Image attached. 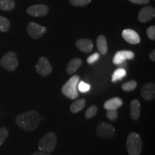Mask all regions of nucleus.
I'll use <instances>...</instances> for the list:
<instances>
[{
    "label": "nucleus",
    "instance_id": "f257e3e1",
    "mask_svg": "<svg viewBox=\"0 0 155 155\" xmlns=\"http://www.w3.org/2000/svg\"><path fill=\"white\" fill-rule=\"evenodd\" d=\"M41 119L42 117L39 112L35 110H30L29 111L19 114L15 119V122L23 131L30 132L38 127Z\"/></svg>",
    "mask_w": 155,
    "mask_h": 155
},
{
    "label": "nucleus",
    "instance_id": "f03ea898",
    "mask_svg": "<svg viewBox=\"0 0 155 155\" xmlns=\"http://www.w3.org/2000/svg\"><path fill=\"white\" fill-rule=\"evenodd\" d=\"M126 146L129 155H140L143 147L141 136L137 132L129 134L128 135Z\"/></svg>",
    "mask_w": 155,
    "mask_h": 155
},
{
    "label": "nucleus",
    "instance_id": "7ed1b4c3",
    "mask_svg": "<svg viewBox=\"0 0 155 155\" xmlns=\"http://www.w3.org/2000/svg\"><path fill=\"white\" fill-rule=\"evenodd\" d=\"M80 81L78 75H73L63 85L61 88V92L64 96L70 99H75L79 96L78 91V84Z\"/></svg>",
    "mask_w": 155,
    "mask_h": 155
},
{
    "label": "nucleus",
    "instance_id": "20e7f679",
    "mask_svg": "<svg viewBox=\"0 0 155 155\" xmlns=\"http://www.w3.org/2000/svg\"><path fill=\"white\" fill-rule=\"evenodd\" d=\"M57 143L58 140L55 134L53 131H49L39 141L38 149L42 152L50 153L55 150Z\"/></svg>",
    "mask_w": 155,
    "mask_h": 155
},
{
    "label": "nucleus",
    "instance_id": "39448f33",
    "mask_svg": "<svg viewBox=\"0 0 155 155\" xmlns=\"http://www.w3.org/2000/svg\"><path fill=\"white\" fill-rule=\"evenodd\" d=\"M18 60L14 51L7 52L0 60V65L9 72L15 71L18 67Z\"/></svg>",
    "mask_w": 155,
    "mask_h": 155
},
{
    "label": "nucleus",
    "instance_id": "423d86ee",
    "mask_svg": "<svg viewBox=\"0 0 155 155\" xmlns=\"http://www.w3.org/2000/svg\"><path fill=\"white\" fill-rule=\"evenodd\" d=\"M96 135L101 139H111L115 136L116 129L111 124L101 121L96 127Z\"/></svg>",
    "mask_w": 155,
    "mask_h": 155
},
{
    "label": "nucleus",
    "instance_id": "0eeeda50",
    "mask_svg": "<svg viewBox=\"0 0 155 155\" xmlns=\"http://www.w3.org/2000/svg\"><path fill=\"white\" fill-rule=\"evenodd\" d=\"M36 71L41 76H48L53 71V67L45 57H40L38 59L35 65Z\"/></svg>",
    "mask_w": 155,
    "mask_h": 155
},
{
    "label": "nucleus",
    "instance_id": "6e6552de",
    "mask_svg": "<svg viewBox=\"0 0 155 155\" xmlns=\"http://www.w3.org/2000/svg\"><path fill=\"white\" fill-rule=\"evenodd\" d=\"M27 31L28 33L31 38L37 40L43 35L47 31V28L45 27L41 26V25L37 24L35 22H29L27 27Z\"/></svg>",
    "mask_w": 155,
    "mask_h": 155
},
{
    "label": "nucleus",
    "instance_id": "1a4fd4ad",
    "mask_svg": "<svg viewBox=\"0 0 155 155\" xmlns=\"http://www.w3.org/2000/svg\"><path fill=\"white\" fill-rule=\"evenodd\" d=\"M26 12L30 16L40 17L45 16L49 12V8L45 5H35L28 7Z\"/></svg>",
    "mask_w": 155,
    "mask_h": 155
},
{
    "label": "nucleus",
    "instance_id": "9d476101",
    "mask_svg": "<svg viewBox=\"0 0 155 155\" xmlns=\"http://www.w3.org/2000/svg\"><path fill=\"white\" fill-rule=\"evenodd\" d=\"M134 57V53L131 50H120L114 55L113 63L114 65H121L127 60H132Z\"/></svg>",
    "mask_w": 155,
    "mask_h": 155
},
{
    "label": "nucleus",
    "instance_id": "9b49d317",
    "mask_svg": "<svg viewBox=\"0 0 155 155\" xmlns=\"http://www.w3.org/2000/svg\"><path fill=\"white\" fill-rule=\"evenodd\" d=\"M155 16V9L151 6L143 7L139 12L138 20L140 22L144 23L150 21Z\"/></svg>",
    "mask_w": 155,
    "mask_h": 155
},
{
    "label": "nucleus",
    "instance_id": "f8f14e48",
    "mask_svg": "<svg viewBox=\"0 0 155 155\" xmlns=\"http://www.w3.org/2000/svg\"><path fill=\"white\" fill-rule=\"evenodd\" d=\"M141 96L146 101H152L155 97V84L154 83H147L141 89Z\"/></svg>",
    "mask_w": 155,
    "mask_h": 155
},
{
    "label": "nucleus",
    "instance_id": "ddd939ff",
    "mask_svg": "<svg viewBox=\"0 0 155 155\" xmlns=\"http://www.w3.org/2000/svg\"><path fill=\"white\" fill-rule=\"evenodd\" d=\"M122 38L128 43L131 45H137L140 42V38L137 32L131 29H125L122 31Z\"/></svg>",
    "mask_w": 155,
    "mask_h": 155
},
{
    "label": "nucleus",
    "instance_id": "4468645a",
    "mask_svg": "<svg viewBox=\"0 0 155 155\" xmlns=\"http://www.w3.org/2000/svg\"><path fill=\"white\" fill-rule=\"evenodd\" d=\"M75 45L81 51L85 53H88L92 51L93 48H94V43H93L91 40L89 39H80L75 42Z\"/></svg>",
    "mask_w": 155,
    "mask_h": 155
},
{
    "label": "nucleus",
    "instance_id": "2eb2a0df",
    "mask_svg": "<svg viewBox=\"0 0 155 155\" xmlns=\"http://www.w3.org/2000/svg\"><path fill=\"white\" fill-rule=\"evenodd\" d=\"M141 114V104L139 100L134 99L130 104V116L134 121L139 119Z\"/></svg>",
    "mask_w": 155,
    "mask_h": 155
},
{
    "label": "nucleus",
    "instance_id": "dca6fc26",
    "mask_svg": "<svg viewBox=\"0 0 155 155\" xmlns=\"http://www.w3.org/2000/svg\"><path fill=\"white\" fill-rule=\"evenodd\" d=\"M83 61L81 58H75L69 61L66 66V73L69 75H72L80 68L82 65Z\"/></svg>",
    "mask_w": 155,
    "mask_h": 155
},
{
    "label": "nucleus",
    "instance_id": "f3484780",
    "mask_svg": "<svg viewBox=\"0 0 155 155\" xmlns=\"http://www.w3.org/2000/svg\"><path fill=\"white\" fill-rule=\"evenodd\" d=\"M123 104V101L119 97H114L106 101L104 104V108L106 110L118 109Z\"/></svg>",
    "mask_w": 155,
    "mask_h": 155
},
{
    "label": "nucleus",
    "instance_id": "a211bd4d",
    "mask_svg": "<svg viewBox=\"0 0 155 155\" xmlns=\"http://www.w3.org/2000/svg\"><path fill=\"white\" fill-rule=\"evenodd\" d=\"M96 45L98 51H99V53L101 54V55H104L107 53L108 44L107 40H106L105 36L103 35H100L97 38Z\"/></svg>",
    "mask_w": 155,
    "mask_h": 155
},
{
    "label": "nucleus",
    "instance_id": "6ab92c4d",
    "mask_svg": "<svg viewBox=\"0 0 155 155\" xmlns=\"http://www.w3.org/2000/svg\"><path fill=\"white\" fill-rule=\"evenodd\" d=\"M86 101L84 98H80V99H78L75 101L71 104L70 106V111H71V113L73 114H76L78 112L82 111L84 108L85 106H86Z\"/></svg>",
    "mask_w": 155,
    "mask_h": 155
},
{
    "label": "nucleus",
    "instance_id": "aec40b11",
    "mask_svg": "<svg viewBox=\"0 0 155 155\" xmlns=\"http://www.w3.org/2000/svg\"><path fill=\"white\" fill-rule=\"evenodd\" d=\"M126 75H127V71L124 68H117L111 75V81L113 83H116V81H121L122 78H125Z\"/></svg>",
    "mask_w": 155,
    "mask_h": 155
},
{
    "label": "nucleus",
    "instance_id": "412c9836",
    "mask_svg": "<svg viewBox=\"0 0 155 155\" xmlns=\"http://www.w3.org/2000/svg\"><path fill=\"white\" fill-rule=\"evenodd\" d=\"M15 7V0H0V9L3 11H12Z\"/></svg>",
    "mask_w": 155,
    "mask_h": 155
},
{
    "label": "nucleus",
    "instance_id": "4be33fe9",
    "mask_svg": "<svg viewBox=\"0 0 155 155\" xmlns=\"http://www.w3.org/2000/svg\"><path fill=\"white\" fill-rule=\"evenodd\" d=\"M137 83L135 81L131 80L128 81V82H126L124 83L121 86V89L124 91H132L135 90V88H137Z\"/></svg>",
    "mask_w": 155,
    "mask_h": 155
},
{
    "label": "nucleus",
    "instance_id": "5701e85b",
    "mask_svg": "<svg viewBox=\"0 0 155 155\" xmlns=\"http://www.w3.org/2000/svg\"><path fill=\"white\" fill-rule=\"evenodd\" d=\"M10 22L6 17L0 16V32H5L9 30Z\"/></svg>",
    "mask_w": 155,
    "mask_h": 155
},
{
    "label": "nucleus",
    "instance_id": "b1692460",
    "mask_svg": "<svg viewBox=\"0 0 155 155\" xmlns=\"http://www.w3.org/2000/svg\"><path fill=\"white\" fill-rule=\"evenodd\" d=\"M97 113H98V108L96 105L93 104L86 110V113H85V117L88 119H91L96 115Z\"/></svg>",
    "mask_w": 155,
    "mask_h": 155
},
{
    "label": "nucleus",
    "instance_id": "393cba45",
    "mask_svg": "<svg viewBox=\"0 0 155 155\" xmlns=\"http://www.w3.org/2000/svg\"><path fill=\"white\" fill-rule=\"evenodd\" d=\"M9 136V131L6 127L0 128V147L2 145Z\"/></svg>",
    "mask_w": 155,
    "mask_h": 155
},
{
    "label": "nucleus",
    "instance_id": "a878e982",
    "mask_svg": "<svg viewBox=\"0 0 155 155\" xmlns=\"http://www.w3.org/2000/svg\"><path fill=\"white\" fill-rule=\"evenodd\" d=\"M69 2L74 7H84L89 5L91 0H69Z\"/></svg>",
    "mask_w": 155,
    "mask_h": 155
},
{
    "label": "nucleus",
    "instance_id": "bb28decb",
    "mask_svg": "<svg viewBox=\"0 0 155 155\" xmlns=\"http://www.w3.org/2000/svg\"><path fill=\"white\" fill-rule=\"evenodd\" d=\"M78 89L81 93H86L90 91L91 86L88 83H85L84 81H79L78 84Z\"/></svg>",
    "mask_w": 155,
    "mask_h": 155
},
{
    "label": "nucleus",
    "instance_id": "cd10ccee",
    "mask_svg": "<svg viewBox=\"0 0 155 155\" xmlns=\"http://www.w3.org/2000/svg\"><path fill=\"white\" fill-rule=\"evenodd\" d=\"M106 117L108 120L112 121H115L118 119V111L117 109L107 110L106 114Z\"/></svg>",
    "mask_w": 155,
    "mask_h": 155
},
{
    "label": "nucleus",
    "instance_id": "c85d7f7f",
    "mask_svg": "<svg viewBox=\"0 0 155 155\" xmlns=\"http://www.w3.org/2000/svg\"><path fill=\"white\" fill-rule=\"evenodd\" d=\"M147 35L148 38L150 39L151 40H155V26L152 25V26L149 27L148 29L147 30Z\"/></svg>",
    "mask_w": 155,
    "mask_h": 155
},
{
    "label": "nucleus",
    "instance_id": "c756f323",
    "mask_svg": "<svg viewBox=\"0 0 155 155\" xmlns=\"http://www.w3.org/2000/svg\"><path fill=\"white\" fill-rule=\"evenodd\" d=\"M99 57H100L99 53H96L92 54L91 55H90L88 58H87V61H86L87 63L88 64L94 63L95 62H96L98 59H99Z\"/></svg>",
    "mask_w": 155,
    "mask_h": 155
},
{
    "label": "nucleus",
    "instance_id": "7c9ffc66",
    "mask_svg": "<svg viewBox=\"0 0 155 155\" xmlns=\"http://www.w3.org/2000/svg\"><path fill=\"white\" fill-rule=\"evenodd\" d=\"M129 2L137 5H147L150 3V0H129Z\"/></svg>",
    "mask_w": 155,
    "mask_h": 155
},
{
    "label": "nucleus",
    "instance_id": "2f4dec72",
    "mask_svg": "<svg viewBox=\"0 0 155 155\" xmlns=\"http://www.w3.org/2000/svg\"><path fill=\"white\" fill-rule=\"evenodd\" d=\"M32 155H51V154L48 152H42V151H38V152H35V153H33Z\"/></svg>",
    "mask_w": 155,
    "mask_h": 155
},
{
    "label": "nucleus",
    "instance_id": "473e14b6",
    "mask_svg": "<svg viewBox=\"0 0 155 155\" xmlns=\"http://www.w3.org/2000/svg\"><path fill=\"white\" fill-rule=\"evenodd\" d=\"M150 60H151V61H153V62L155 61V50H153L152 53H150Z\"/></svg>",
    "mask_w": 155,
    "mask_h": 155
}]
</instances>
